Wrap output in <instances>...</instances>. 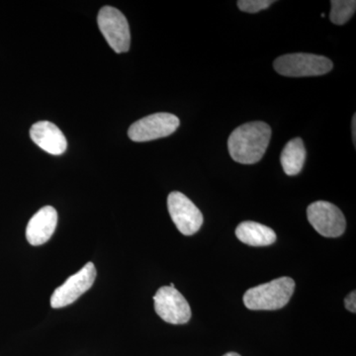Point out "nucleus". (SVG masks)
<instances>
[{"mask_svg": "<svg viewBox=\"0 0 356 356\" xmlns=\"http://www.w3.org/2000/svg\"><path fill=\"white\" fill-rule=\"evenodd\" d=\"M306 149L300 138H294L287 143L280 156L283 170L289 177L299 175L305 165Z\"/></svg>", "mask_w": 356, "mask_h": 356, "instance_id": "nucleus-13", "label": "nucleus"}, {"mask_svg": "<svg viewBox=\"0 0 356 356\" xmlns=\"http://www.w3.org/2000/svg\"><path fill=\"white\" fill-rule=\"evenodd\" d=\"M294 290V280L284 276L250 288L243 295V303L250 310H278L289 303Z\"/></svg>", "mask_w": 356, "mask_h": 356, "instance_id": "nucleus-2", "label": "nucleus"}, {"mask_svg": "<svg viewBox=\"0 0 356 356\" xmlns=\"http://www.w3.org/2000/svg\"><path fill=\"white\" fill-rule=\"evenodd\" d=\"M330 18L334 24L343 25L355 15L356 1L355 0H332Z\"/></svg>", "mask_w": 356, "mask_h": 356, "instance_id": "nucleus-14", "label": "nucleus"}, {"mask_svg": "<svg viewBox=\"0 0 356 356\" xmlns=\"http://www.w3.org/2000/svg\"><path fill=\"white\" fill-rule=\"evenodd\" d=\"M96 274L95 264L92 262L86 264L79 273L70 276L62 286L55 290L51 295V306L54 309H60L76 302L92 286Z\"/></svg>", "mask_w": 356, "mask_h": 356, "instance_id": "nucleus-9", "label": "nucleus"}, {"mask_svg": "<svg viewBox=\"0 0 356 356\" xmlns=\"http://www.w3.org/2000/svg\"><path fill=\"white\" fill-rule=\"evenodd\" d=\"M175 115L156 113L140 119L129 128L128 136L133 142L143 143L168 137L179 127Z\"/></svg>", "mask_w": 356, "mask_h": 356, "instance_id": "nucleus-5", "label": "nucleus"}, {"mask_svg": "<svg viewBox=\"0 0 356 356\" xmlns=\"http://www.w3.org/2000/svg\"><path fill=\"white\" fill-rule=\"evenodd\" d=\"M270 139V126L261 121L248 122L229 136V156L242 165H254L264 158Z\"/></svg>", "mask_w": 356, "mask_h": 356, "instance_id": "nucleus-1", "label": "nucleus"}, {"mask_svg": "<svg viewBox=\"0 0 356 356\" xmlns=\"http://www.w3.org/2000/svg\"><path fill=\"white\" fill-rule=\"evenodd\" d=\"M353 144L355 145V142H356V116H355V114L353 118Z\"/></svg>", "mask_w": 356, "mask_h": 356, "instance_id": "nucleus-17", "label": "nucleus"}, {"mask_svg": "<svg viewBox=\"0 0 356 356\" xmlns=\"http://www.w3.org/2000/svg\"><path fill=\"white\" fill-rule=\"evenodd\" d=\"M98 27L112 50L126 53L130 49L131 33L127 18L118 9L104 6L97 16Z\"/></svg>", "mask_w": 356, "mask_h": 356, "instance_id": "nucleus-4", "label": "nucleus"}, {"mask_svg": "<svg viewBox=\"0 0 356 356\" xmlns=\"http://www.w3.org/2000/svg\"><path fill=\"white\" fill-rule=\"evenodd\" d=\"M58 225V213L51 206L41 208L30 219L26 228V238L34 247L44 245L55 233Z\"/></svg>", "mask_w": 356, "mask_h": 356, "instance_id": "nucleus-10", "label": "nucleus"}, {"mask_svg": "<svg viewBox=\"0 0 356 356\" xmlns=\"http://www.w3.org/2000/svg\"><path fill=\"white\" fill-rule=\"evenodd\" d=\"M332 60L314 54H288L276 58L273 67L278 74L288 77L318 76L332 70Z\"/></svg>", "mask_w": 356, "mask_h": 356, "instance_id": "nucleus-3", "label": "nucleus"}, {"mask_svg": "<svg viewBox=\"0 0 356 356\" xmlns=\"http://www.w3.org/2000/svg\"><path fill=\"white\" fill-rule=\"evenodd\" d=\"M344 306L348 311L355 313L356 312V293L353 291L344 299Z\"/></svg>", "mask_w": 356, "mask_h": 356, "instance_id": "nucleus-16", "label": "nucleus"}, {"mask_svg": "<svg viewBox=\"0 0 356 356\" xmlns=\"http://www.w3.org/2000/svg\"><path fill=\"white\" fill-rule=\"evenodd\" d=\"M168 208L173 222L182 235H194L202 227V213L198 209L197 206L181 192H172L168 195Z\"/></svg>", "mask_w": 356, "mask_h": 356, "instance_id": "nucleus-8", "label": "nucleus"}, {"mask_svg": "<svg viewBox=\"0 0 356 356\" xmlns=\"http://www.w3.org/2000/svg\"><path fill=\"white\" fill-rule=\"evenodd\" d=\"M236 236L241 242L252 247H266L276 241V234L273 229L252 221L241 222L236 227Z\"/></svg>", "mask_w": 356, "mask_h": 356, "instance_id": "nucleus-12", "label": "nucleus"}, {"mask_svg": "<svg viewBox=\"0 0 356 356\" xmlns=\"http://www.w3.org/2000/svg\"><path fill=\"white\" fill-rule=\"evenodd\" d=\"M30 137L46 153L60 156L67 151V142L64 134L49 121H40L30 129Z\"/></svg>", "mask_w": 356, "mask_h": 356, "instance_id": "nucleus-11", "label": "nucleus"}, {"mask_svg": "<svg viewBox=\"0 0 356 356\" xmlns=\"http://www.w3.org/2000/svg\"><path fill=\"white\" fill-rule=\"evenodd\" d=\"M222 356H241V355H238V353H226V355H222Z\"/></svg>", "mask_w": 356, "mask_h": 356, "instance_id": "nucleus-18", "label": "nucleus"}, {"mask_svg": "<svg viewBox=\"0 0 356 356\" xmlns=\"http://www.w3.org/2000/svg\"><path fill=\"white\" fill-rule=\"evenodd\" d=\"M307 216L313 228L325 238H337L346 231V221L343 212L327 201L312 203Z\"/></svg>", "mask_w": 356, "mask_h": 356, "instance_id": "nucleus-6", "label": "nucleus"}, {"mask_svg": "<svg viewBox=\"0 0 356 356\" xmlns=\"http://www.w3.org/2000/svg\"><path fill=\"white\" fill-rule=\"evenodd\" d=\"M273 0H240L238 7L247 13H257L268 8L273 3Z\"/></svg>", "mask_w": 356, "mask_h": 356, "instance_id": "nucleus-15", "label": "nucleus"}, {"mask_svg": "<svg viewBox=\"0 0 356 356\" xmlns=\"http://www.w3.org/2000/svg\"><path fill=\"white\" fill-rule=\"evenodd\" d=\"M154 302L156 314L168 324L184 325L191 320V306L184 295L175 288H159L154 296Z\"/></svg>", "mask_w": 356, "mask_h": 356, "instance_id": "nucleus-7", "label": "nucleus"}]
</instances>
